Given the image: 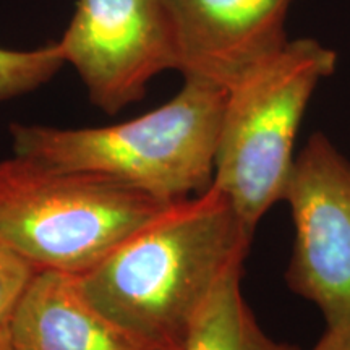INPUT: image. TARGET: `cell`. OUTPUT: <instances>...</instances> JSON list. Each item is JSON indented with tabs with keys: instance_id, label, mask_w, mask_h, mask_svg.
<instances>
[{
	"instance_id": "obj_1",
	"label": "cell",
	"mask_w": 350,
	"mask_h": 350,
	"mask_svg": "<svg viewBox=\"0 0 350 350\" xmlns=\"http://www.w3.org/2000/svg\"><path fill=\"white\" fill-rule=\"evenodd\" d=\"M255 230L224 193L177 201L78 275L88 299L157 350H185L196 314L230 271L243 269Z\"/></svg>"
},
{
	"instance_id": "obj_2",
	"label": "cell",
	"mask_w": 350,
	"mask_h": 350,
	"mask_svg": "<svg viewBox=\"0 0 350 350\" xmlns=\"http://www.w3.org/2000/svg\"><path fill=\"white\" fill-rule=\"evenodd\" d=\"M227 90L185 78L172 99L122 124L57 129L12 124L13 154L47 167L104 175L161 203L213 185Z\"/></svg>"
},
{
	"instance_id": "obj_3",
	"label": "cell",
	"mask_w": 350,
	"mask_h": 350,
	"mask_svg": "<svg viewBox=\"0 0 350 350\" xmlns=\"http://www.w3.org/2000/svg\"><path fill=\"white\" fill-rule=\"evenodd\" d=\"M167 206L104 175L0 161V239L36 271L86 273Z\"/></svg>"
},
{
	"instance_id": "obj_4",
	"label": "cell",
	"mask_w": 350,
	"mask_h": 350,
	"mask_svg": "<svg viewBox=\"0 0 350 350\" xmlns=\"http://www.w3.org/2000/svg\"><path fill=\"white\" fill-rule=\"evenodd\" d=\"M336 65L338 54L317 39H295L227 90L213 187L252 230L282 201L306 106Z\"/></svg>"
},
{
	"instance_id": "obj_5",
	"label": "cell",
	"mask_w": 350,
	"mask_h": 350,
	"mask_svg": "<svg viewBox=\"0 0 350 350\" xmlns=\"http://www.w3.org/2000/svg\"><path fill=\"white\" fill-rule=\"evenodd\" d=\"M282 201L295 229L288 288L318 306L326 327H350V161L325 133L295 156Z\"/></svg>"
},
{
	"instance_id": "obj_6",
	"label": "cell",
	"mask_w": 350,
	"mask_h": 350,
	"mask_svg": "<svg viewBox=\"0 0 350 350\" xmlns=\"http://www.w3.org/2000/svg\"><path fill=\"white\" fill-rule=\"evenodd\" d=\"M57 47L91 104L109 116L143 99L156 75L177 70L165 0H78Z\"/></svg>"
},
{
	"instance_id": "obj_7",
	"label": "cell",
	"mask_w": 350,
	"mask_h": 350,
	"mask_svg": "<svg viewBox=\"0 0 350 350\" xmlns=\"http://www.w3.org/2000/svg\"><path fill=\"white\" fill-rule=\"evenodd\" d=\"M292 0H165L177 72L229 90L287 41Z\"/></svg>"
},
{
	"instance_id": "obj_8",
	"label": "cell",
	"mask_w": 350,
	"mask_h": 350,
	"mask_svg": "<svg viewBox=\"0 0 350 350\" xmlns=\"http://www.w3.org/2000/svg\"><path fill=\"white\" fill-rule=\"evenodd\" d=\"M16 350H157L106 314L77 274L38 271L8 321Z\"/></svg>"
},
{
	"instance_id": "obj_9",
	"label": "cell",
	"mask_w": 350,
	"mask_h": 350,
	"mask_svg": "<svg viewBox=\"0 0 350 350\" xmlns=\"http://www.w3.org/2000/svg\"><path fill=\"white\" fill-rule=\"evenodd\" d=\"M242 271L217 284L196 314L185 350H301L262 329L242 294Z\"/></svg>"
},
{
	"instance_id": "obj_10",
	"label": "cell",
	"mask_w": 350,
	"mask_h": 350,
	"mask_svg": "<svg viewBox=\"0 0 350 350\" xmlns=\"http://www.w3.org/2000/svg\"><path fill=\"white\" fill-rule=\"evenodd\" d=\"M64 65L57 42L31 51L0 47V103L33 93L49 83Z\"/></svg>"
},
{
	"instance_id": "obj_11",
	"label": "cell",
	"mask_w": 350,
	"mask_h": 350,
	"mask_svg": "<svg viewBox=\"0 0 350 350\" xmlns=\"http://www.w3.org/2000/svg\"><path fill=\"white\" fill-rule=\"evenodd\" d=\"M38 271L0 239V326H7L16 304Z\"/></svg>"
},
{
	"instance_id": "obj_12",
	"label": "cell",
	"mask_w": 350,
	"mask_h": 350,
	"mask_svg": "<svg viewBox=\"0 0 350 350\" xmlns=\"http://www.w3.org/2000/svg\"><path fill=\"white\" fill-rule=\"evenodd\" d=\"M312 350H350V327H340V329L326 327L325 334Z\"/></svg>"
},
{
	"instance_id": "obj_13",
	"label": "cell",
	"mask_w": 350,
	"mask_h": 350,
	"mask_svg": "<svg viewBox=\"0 0 350 350\" xmlns=\"http://www.w3.org/2000/svg\"><path fill=\"white\" fill-rule=\"evenodd\" d=\"M0 350H16L13 345L8 326H0Z\"/></svg>"
}]
</instances>
